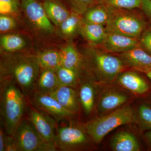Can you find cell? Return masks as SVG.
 <instances>
[{
	"instance_id": "obj_1",
	"label": "cell",
	"mask_w": 151,
	"mask_h": 151,
	"mask_svg": "<svg viewBox=\"0 0 151 151\" xmlns=\"http://www.w3.org/2000/svg\"><path fill=\"white\" fill-rule=\"evenodd\" d=\"M23 28L40 50L55 47L64 41L57 27L48 18L42 3L36 0H20Z\"/></svg>"
},
{
	"instance_id": "obj_2",
	"label": "cell",
	"mask_w": 151,
	"mask_h": 151,
	"mask_svg": "<svg viewBox=\"0 0 151 151\" xmlns=\"http://www.w3.org/2000/svg\"><path fill=\"white\" fill-rule=\"evenodd\" d=\"M41 69L36 53L29 50L1 54L0 79L13 81L27 99L35 89Z\"/></svg>"
},
{
	"instance_id": "obj_3",
	"label": "cell",
	"mask_w": 151,
	"mask_h": 151,
	"mask_svg": "<svg viewBox=\"0 0 151 151\" xmlns=\"http://www.w3.org/2000/svg\"><path fill=\"white\" fill-rule=\"evenodd\" d=\"M83 75L100 85L111 84L127 67L117 55L88 44L79 50Z\"/></svg>"
},
{
	"instance_id": "obj_4",
	"label": "cell",
	"mask_w": 151,
	"mask_h": 151,
	"mask_svg": "<svg viewBox=\"0 0 151 151\" xmlns=\"http://www.w3.org/2000/svg\"><path fill=\"white\" fill-rule=\"evenodd\" d=\"M27 99L17 85L0 79V121L7 134L12 135L26 115Z\"/></svg>"
},
{
	"instance_id": "obj_5",
	"label": "cell",
	"mask_w": 151,
	"mask_h": 151,
	"mask_svg": "<svg viewBox=\"0 0 151 151\" xmlns=\"http://www.w3.org/2000/svg\"><path fill=\"white\" fill-rule=\"evenodd\" d=\"M137 115L129 103L105 116L95 117L83 124L95 144H100L106 135L124 124L137 123Z\"/></svg>"
},
{
	"instance_id": "obj_6",
	"label": "cell",
	"mask_w": 151,
	"mask_h": 151,
	"mask_svg": "<svg viewBox=\"0 0 151 151\" xmlns=\"http://www.w3.org/2000/svg\"><path fill=\"white\" fill-rule=\"evenodd\" d=\"M109 8L110 17L105 25L107 32L139 39L148 26L147 20L143 13L136 10L137 9Z\"/></svg>"
},
{
	"instance_id": "obj_7",
	"label": "cell",
	"mask_w": 151,
	"mask_h": 151,
	"mask_svg": "<svg viewBox=\"0 0 151 151\" xmlns=\"http://www.w3.org/2000/svg\"><path fill=\"white\" fill-rule=\"evenodd\" d=\"M70 120L68 125L57 127L55 145L58 151H82L95 150V144L83 124Z\"/></svg>"
},
{
	"instance_id": "obj_8",
	"label": "cell",
	"mask_w": 151,
	"mask_h": 151,
	"mask_svg": "<svg viewBox=\"0 0 151 151\" xmlns=\"http://www.w3.org/2000/svg\"><path fill=\"white\" fill-rule=\"evenodd\" d=\"M12 136L21 151H58L55 144L48 142L41 137L26 117L19 124Z\"/></svg>"
},
{
	"instance_id": "obj_9",
	"label": "cell",
	"mask_w": 151,
	"mask_h": 151,
	"mask_svg": "<svg viewBox=\"0 0 151 151\" xmlns=\"http://www.w3.org/2000/svg\"><path fill=\"white\" fill-rule=\"evenodd\" d=\"M27 100L29 104L48 114L57 123L61 121L75 119L77 116L63 108L49 94H43L34 90L27 97Z\"/></svg>"
},
{
	"instance_id": "obj_10",
	"label": "cell",
	"mask_w": 151,
	"mask_h": 151,
	"mask_svg": "<svg viewBox=\"0 0 151 151\" xmlns=\"http://www.w3.org/2000/svg\"><path fill=\"white\" fill-rule=\"evenodd\" d=\"M99 93L95 113L97 117L105 116L130 103L132 95L116 86L105 87Z\"/></svg>"
},
{
	"instance_id": "obj_11",
	"label": "cell",
	"mask_w": 151,
	"mask_h": 151,
	"mask_svg": "<svg viewBox=\"0 0 151 151\" xmlns=\"http://www.w3.org/2000/svg\"><path fill=\"white\" fill-rule=\"evenodd\" d=\"M26 117L45 140L55 144L57 122L53 118L29 103Z\"/></svg>"
},
{
	"instance_id": "obj_12",
	"label": "cell",
	"mask_w": 151,
	"mask_h": 151,
	"mask_svg": "<svg viewBox=\"0 0 151 151\" xmlns=\"http://www.w3.org/2000/svg\"><path fill=\"white\" fill-rule=\"evenodd\" d=\"M100 86L101 85L83 75L77 88L81 110L87 117H90L95 111Z\"/></svg>"
},
{
	"instance_id": "obj_13",
	"label": "cell",
	"mask_w": 151,
	"mask_h": 151,
	"mask_svg": "<svg viewBox=\"0 0 151 151\" xmlns=\"http://www.w3.org/2000/svg\"><path fill=\"white\" fill-rule=\"evenodd\" d=\"M97 46L108 53L115 54L125 52L139 46V42L138 39L107 32L104 40Z\"/></svg>"
},
{
	"instance_id": "obj_14",
	"label": "cell",
	"mask_w": 151,
	"mask_h": 151,
	"mask_svg": "<svg viewBox=\"0 0 151 151\" xmlns=\"http://www.w3.org/2000/svg\"><path fill=\"white\" fill-rule=\"evenodd\" d=\"M124 65L146 73L151 70V55L139 46L128 51L115 54Z\"/></svg>"
},
{
	"instance_id": "obj_15",
	"label": "cell",
	"mask_w": 151,
	"mask_h": 151,
	"mask_svg": "<svg viewBox=\"0 0 151 151\" xmlns=\"http://www.w3.org/2000/svg\"><path fill=\"white\" fill-rule=\"evenodd\" d=\"M115 81L122 88L134 94H144L149 90L145 80L139 73L132 70L122 71Z\"/></svg>"
},
{
	"instance_id": "obj_16",
	"label": "cell",
	"mask_w": 151,
	"mask_h": 151,
	"mask_svg": "<svg viewBox=\"0 0 151 151\" xmlns=\"http://www.w3.org/2000/svg\"><path fill=\"white\" fill-rule=\"evenodd\" d=\"M49 94L69 112L78 116L81 111L77 89L69 86H60L54 92Z\"/></svg>"
},
{
	"instance_id": "obj_17",
	"label": "cell",
	"mask_w": 151,
	"mask_h": 151,
	"mask_svg": "<svg viewBox=\"0 0 151 151\" xmlns=\"http://www.w3.org/2000/svg\"><path fill=\"white\" fill-rule=\"evenodd\" d=\"M30 38L19 33L11 32L1 34L0 50L1 53H10L28 50Z\"/></svg>"
},
{
	"instance_id": "obj_18",
	"label": "cell",
	"mask_w": 151,
	"mask_h": 151,
	"mask_svg": "<svg viewBox=\"0 0 151 151\" xmlns=\"http://www.w3.org/2000/svg\"><path fill=\"white\" fill-rule=\"evenodd\" d=\"M42 5L48 18L57 28L71 14V11L59 0H45Z\"/></svg>"
},
{
	"instance_id": "obj_19",
	"label": "cell",
	"mask_w": 151,
	"mask_h": 151,
	"mask_svg": "<svg viewBox=\"0 0 151 151\" xmlns=\"http://www.w3.org/2000/svg\"><path fill=\"white\" fill-rule=\"evenodd\" d=\"M110 146L114 151H139L140 145L134 135L127 131L118 132L112 138Z\"/></svg>"
},
{
	"instance_id": "obj_20",
	"label": "cell",
	"mask_w": 151,
	"mask_h": 151,
	"mask_svg": "<svg viewBox=\"0 0 151 151\" xmlns=\"http://www.w3.org/2000/svg\"><path fill=\"white\" fill-rule=\"evenodd\" d=\"M60 86L55 70L41 68L34 90L43 94H50Z\"/></svg>"
},
{
	"instance_id": "obj_21",
	"label": "cell",
	"mask_w": 151,
	"mask_h": 151,
	"mask_svg": "<svg viewBox=\"0 0 151 151\" xmlns=\"http://www.w3.org/2000/svg\"><path fill=\"white\" fill-rule=\"evenodd\" d=\"M82 23V15L71 11L70 16L58 28L60 36L63 40H72L74 37L79 35Z\"/></svg>"
},
{
	"instance_id": "obj_22",
	"label": "cell",
	"mask_w": 151,
	"mask_h": 151,
	"mask_svg": "<svg viewBox=\"0 0 151 151\" xmlns=\"http://www.w3.org/2000/svg\"><path fill=\"white\" fill-rule=\"evenodd\" d=\"M110 16L109 7L101 4H97L89 7L82 15L83 23L94 24L105 26Z\"/></svg>"
},
{
	"instance_id": "obj_23",
	"label": "cell",
	"mask_w": 151,
	"mask_h": 151,
	"mask_svg": "<svg viewBox=\"0 0 151 151\" xmlns=\"http://www.w3.org/2000/svg\"><path fill=\"white\" fill-rule=\"evenodd\" d=\"M70 41H68L66 44L60 47L62 57L61 66L81 71V58L80 52L74 44Z\"/></svg>"
},
{
	"instance_id": "obj_24",
	"label": "cell",
	"mask_w": 151,
	"mask_h": 151,
	"mask_svg": "<svg viewBox=\"0 0 151 151\" xmlns=\"http://www.w3.org/2000/svg\"><path fill=\"white\" fill-rule=\"evenodd\" d=\"M105 26L94 24L82 23L79 35L88 44L99 45L104 40L107 34Z\"/></svg>"
},
{
	"instance_id": "obj_25",
	"label": "cell",
	"mask_w": 151,
	"mask_h": 151,
	"mask_svg": "<svg viewBox=\"0 0 151 151\" xmlns=\"http://www.w3.org/2000/svg\"><path fill=\"white\" fill-rule=\"evenodd\" d=\"M36 55L41 68L55 70L61 65L60 48H48L38 51Z\"/></svg>"
},
{
	"instance_id": "obj_26",
	"label": "cell",
	"mask_w": 151,
	"mask_h": 151,
	"mask_svg": "<svg viewBox=\"0 0 151 151\" xmlns=\"http://www.w3.org/2000/svg\"><path fill=\"white\" fill-rule=\"evenodd\" d=\"M55 70L60 86H69L77 89L83 76L81 70L62 66L58 68Z\"/></svg>"
},
{
	"instance_id": "obj_27",
	"label": "cell",
	"mask_w": 151,
	"mask_h": 151,
	"mask_svg": "<svg viewBox=\"0 0 151 151\" xmlns=\"http://www.w3.org/2000/svg\"><path fill=\"white\" fill-rule=\"evenodd\" d=\"M142 2V0H97L98 4L109 7L128 9H140Z\"/></svg>"
},
{
	"instance_id": "obj_28",
	"label": "cell",
	"mask_w": 151,
	"mask_h": 151,
	"mask_svg": "<svg viewBox=\"0 0 151 151\" xmlns=\"http://www.w3.org/2000/svg\"><path fill=\"white\" fill-rule=\"evenodd\" d=\"M0 14L12 15L21 19L20 0H0Z\"/></svg>"
},
{
	"instance_id": "obj_29",
	"label": "cell",
	"mask_w": 151,
	"mask_h": 151,
	"mask_svg": "<svg viewBox=\"0 0 151 151\" xmlns=\"http://www.w3.org/2000/svg\"><path fill=\"white\" fill-rule=\"evenodd\" d=\"M18 18L7 14H0V32L1 34L13 32L19 27Z\"/></svg>"
},
{
	"instance_id": "obj_30",
	"label": "cell",
	"mask_w": 151,
	"mask_h": 151,
	"mask_svg": "<svg viewBox=\"0 0 151 151\" xmlns=\"http://www.w3.org/2000/svg\"><path fill=\"white\" fill-rule=\"evenodd\" d=\"M70 10L82 15L88 9L98 4L97 0H63Z\"/></svg>"
},
{
	"instance_id": "obj_31",
	"label": "cell",
	"mask_w": 151,
	"mask_h": 151,
	"mask_svg": "<svg viewBox=\"0 0 151 151\" xmlns=\"http://www.w3.org/2000/svg\"><path fill=\"white\" fill-rule=\"evenodd\" d=\"M137 118L138 123L143 128L151 129V108L146 104H142L138 109Z\"/></svg>"
},
{
	"instance_id": "obj_32",
	"label": "cell",
	"mask_w": 151,
	"mask_h": 151,
	"mask_svg": "<svg viewBox=\"0 0 151 151\" xmlns=\"http://www.w3.org/2000/svg\"><path fill=\"white\" fill-rule=\"evenodd\" d=\"M139 45L151 55V24L143 32L139 39Z\"/></svg>"
},
{
	"instance_id": "obj_33",
	"label": "cell",
	"mask_w": 151,
	"mask_h": 151,
	"mask_svg": "<svg viewBox=\"0 0 151 151\" xmlns=\"http://www.w3.org/2000/svg\"><path fill=\"white\" fill-rule=\"evenodd\" d=\"M150 24H151V0H142L140 8Z\"/></svg>"
},
{
	"instance_id": "obj_34",
	"label": "cell",
	"mask_w": 151,
	"mask_h": 151,
	"mask_svg": "<svg viewBox=\"0 0 151 151\" xmlns=\"http://www.w3.org/2000/svg\"><path fill=\"white\" fill-rule=\"evenodd\" d=\"M5 151H21L17 143L12 135L7 134Z\"/></svg>"
},
{
	"instance_id": "obj_35",
	"label": "cell",
	"mask_w": 151,
	"mask_h": 151,
	"mask_svg": "<svg viewBox=\"0 0 151 151\" xmlns=\"http://www.w3.org/2000/svg\"><path fill=\"white\" fill-rule=\"evenodd\" d=\"M7 134L1 124L0 126V151H5Z\"/></svg>"
},
{
	"instance_id": "obj_36",
	"label": "cell",
	"mask_w": 151,
	"mask_h": 151,
	"mask_svg": "<svg viewBox=\"0 0 151 151\" xmlns=\"http://www.w3.org/2000/svg\"><path fill=\"white\" fill-rule=\"evenodd\" d=\"M146 137H147V139L148 140L149 142L151 145V131L147 132L146 134Z\"/></svg>"
},
{
	"instance_id": "obj_37",
	"label": "cell",
	"mask_w": 151,
	"mask_h": 151,
	"mask_svg": "<svg viewBox=\"0 0 151 151\" xmlns=\"http://www.w3.org/2000/svg\"><path fill=\"white\" fill-rule=\"evenodd\" d=\"M145 74L147 75V76L148 77V78H150V80L151 81V70H149L147 72H146Z\"/></svg>"
},
{
	"instance_id": "obj_38",
	"label": "cell",
	"mask_w": 151,
	"mask_h": 151,
	"mask_svg": "<svg viewBox=\"0 0 151 151\" xmlns=\"http://www.w3.org/2000/svg\"><path fill=\"white\" fill-rule=\"evenodd\" d=\"M36 1H38L40 2V3H42L45 0H36Z\"/></svg>"
},
{
	"instance_id": "obj_39",
	"label": "cell",
	"mask_w": 151,
	"mask_h": 151,
	"mask_svg": "<svg viewBox=\"0 0 151 151\" xmlns=\"http://www.w3.org/2000/svg\"><path fill=\"white\" fill-rule=\"evenodd\" d=\"M150 103H151V98H150Z\"/></svg>"
}]
</instances>
